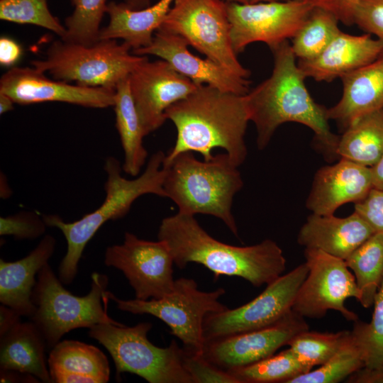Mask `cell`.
I'll return each mask as SVG.
<instances>
[{
  "label": "cell",
  "instance_id": "1",
  "mask_svg": "<svg viewBox=\"0 0 383 383\" xmlns=\"http://www.w3.org/2000/svg\"><path fill=\"white\" fill-rule=\"evenodd\" d=\"M270 49L274 56L271 75L245 95L250 121L256 127L258 149L267 146L279 126L295 122L313 131L328 159L338 157L339 136L331 131L327 109L310 95L291 44L286 40Z\"/></svg>",
  "mask_w": 383,
  "mask_h": 383
},
{
  "label": "cell",
  "instance_id": "2",
  "mask_svg": "<svg viewBox=\"0 0 383 383\" xmlns=\"http://www.w3.org/2000/svg\"><path fill=\"white\" fill-rule=\"evenodd\" d=\"M157 238L166 243L177 267L198 263L215 278L238 277L260 287L274 281L286 269L283 251L274 240L265 239L249 246L229 245L211 236L193 215L178 212L163 218Z\"/></svg>",
  "mask_w": 383,
  "mask_h": 383
},
{
  "label": "cell",
  "instance_id": "3",
  "mask_svg": "<svg viewBox=\"0 0 383 383\" xmlns=\"http://www.w3.org/2000/svg\"><path fill=\"white\" fill-rule=\"evenodd\" d=\"M165 116L174 124L177 139L163 162L184 152H196L209 160L217 148L223 149L238 167L246 159L245 135L250 121L245 95L199 85L171 105Z\"/></svg>",
  "mask_w": 383,
  "mask_h": 383
},
{
  "label": "cell",
  "instance_id": "4",
  "mask_svg": "<svg viewBox=\"0 0 383 383\" xmlns=\"http://www.w3.org/2000/svg\"><path fill=\"white\" fill-rule=\"evenodd\" d=\"M165 157L162 151L153 153L143 174L133 179L123 177L119 161L108 157L104 163L107 174L106 197L99 207L73 222H65L55 214L43 216L47 226L60 230L67 241V252L58 268V277L63 284L68 285L75 279L85 246L103 224L126 216L133 202L142 195L152 194L166 197L163 188Z\"/></svg>",
  "mask_w": 383,
  "mask_h": 383
},
{
  "label": "cell",
  "instance_id": "5",
  "mask_svg": "<svg viewBox=\"0 0 383 383\" xmlns=\"http://www.w3.org/2000/svg\"><path fill=\"white\" fill-rule=\"evenodd\" d=\"M162 167L166 197L176 204L178 212L215 216L238 238L232 204L234 196L243 187V181L238 166L227 153L201 161L193 152H184L163 162Z\"/></svg>",
  "mask_w": 383,
  "mask_h": 383
},
{
  "label": "cell",
  "instance_id": "6",
  "mask_svg": "<svg viewBox=\"0 0 383 383\" xmlns=\"http://www.w3.org/2000/svg\"><path fill=\"white\" fill-rule=\"evenodd\" d=\"M106 274L93 272L89 292L79 296L67 291L47 263L38 272L31 300L35 306L29 318L43 336L47 348L52 349L62 337L74 329L99 323L123 326L107 314Z\"/></svg>",
  "mask_w": 383,
  "mask_h": 383
},
{
  "label": "cell",
  "instance_id": "7",
  "mask_svg": "<svg viewBox=\"0 0 383 383\" xmlns=\"http://www.w3.org/2000/svg\"><path fill=\"white\" fill-rule=\"evenodd\" d=\"M147 58L146 55L133 54L128 44L118 43L116 40H99L84 45L60 39L48 47L43 58L31 64L57 80L115 89Z\"/></svg>",
  "mask_w": 383,
  "mask_h": 383
},
{
  "label": "cell",
  "instance_id": "8",
  "mask_svg": "<svg viewBox=\"0 0 383 383\" xmlns=\"http://www.w3.org/2000/svg\"><path fill=\"white\" fill-rule=\"evenodd\" d=\"M150 322L132 327L99 323L89 328L88 335L111 355L117 378L124 372L136 374L149 383H193L184 366V349L175 340L165 348L148 338Z\"/></svg>",
  "mask_w": 383,
  "mask_h": 383
},
{
  "label": "cell",
  "instance_id": "9",
  "mask_svg": "<svg viewBox=\"0 0 383 383\" xmlns=\"http://www.w3.org/2000/svg\"><path fill=\"white\" fill-rule=\"evenodd\" d=\"M225 294L222 287L211 292L201 291L194 279L180 277L175 279L173 291L162 299L124 300L109 291L107 296L123 311L150 314L160 319L170 328L171 333L181 340L185 351L201 354L204 319L210 313L228 309L219 301Z\"/></svg>",
  "mask_w": 383,
  "mask_h": 383
},
{
  "label": "cell",
  "instance_id": "10",
  "mask_svg": "<svg viewBox=\"0 0 383 383\" xmlns=\"http://www.w3.org/2000/svg\"><path fill=\"white\" fill-rule=\"evenodd\" d=\"M158 30L180 35L206 58L240 77H250L233 48L224 0H174Z\"/></svg>",
  "mask_w": 383,
  "mask_h": 383
},
{
  "label": "cell",
  "instance_id": "11",
  "mask_svg": "<svg viewBox=\"0 0 383 383\" xmlns=\"http://www.w3.org/2000/svg\"><path fill=\"white\" fill-rule=\"evenodd\" d=\"M304 257L309 272L297 292L292 311L304 318L319 319L328 310H335L348 321H357L358 316L346 308L345 301L350 297L359 301L360 292L345 260L310 248H305Z\"/></svg>",
  "mask_w": 383,
  "mask_h": 383
},
{
  "label": "cell",
  "instance_id": "12",
  "mask_svg": "<svg viewBox=\"0 0 383 383\" xmlns=\"http://www.w3.org/2000/svg\"><path fill=\"white\" fill-rule=\"evenodd\" d=\"M309 272L304 262L267 285L254 299L235 309L209 313L204 321L205 340L250 331L270 326L292 310L301 284Z\"/></svg>",
  "mask_w": 383,
  "mask_h": 383
},
{
  "label": "cell",
  "instance_id": "13",
  "mask_svg": "<svg viewBox=\"0 0 383 383\" xmlns=\"http://www.w3.org/2000/svg\"><path fill=\"white\" fill-rule=\"evenodd\" d=\"M231 38L238 55L250 44L266 43L270 48L293 38L315 4L311 0L249 4L226 2Z\"/></svg>",
  "mask_w": 383,
  "mask_h": 383
},
{
  "label": "cell",
  "instance_id": "14",
  "mask_svg": "<svg viewBox=\"0 0 383 383\" xmlns=\"http://www.w3.org/2000/svg\"><path fill=\"white\" fill-rule=\"evenodd\" d=\"M104 264L123 272L138 299H162L174 289V260L162 240H145L126 232L122 244L106 248Z\"/></svg>",
  "mask_w": 383,
  "mask_h": 383
},
{
  "label": "cell",
  "instance_id": "15",
  "mask_svg": "<svg viewBox=\"0 0 383 383\" xmlns=\"http://www.w3.org/2000/svg\"><path fill=\"white\" fill-rule=\"evenodd\" d=\"M307 330L305 318L292 310L266 327L205 340L201 355L218 367L229 371L273 355Z\"/></svg>",
  "mask_w": 383,
  "mask_h": 383
},
{
  "label": "cell",
  "instance_id": "16",
  "mask_svg": "<svg viewBox=\"0 0 383 383\" xmlns=\"http://www.w3.org/2000/svg\"><path fill=\"white\" fill-rule=\"evenodd\" d=\"M128 79L145 136L163 125L167 120L165 111L171 105L187 97L199 86L162 59L152 62L145 59L135 67Z\"/></svg>",
  "mask_w": 383,
  "mask_h": 383
},
{
  "label": "cell",
  "instance_id": "17",
  "mask_svg": "<svg viewBox=\"0 0 383 383\" xmlns=\"http://www.w3.org/2000/svg\"><path fill=\"white\" fill-rule=\"evenodd\" d=\"M0 93L21 105L58 101L104 109L113 106L115 99L113 89L73 85L61 80H52L33 67H14L6 72L0 79Z\"/></svg>",
  "mask_w": 383,
  "mask_h": 383
},
{
  "label": "cell",
  "instance_id": "18",
  "mask_svg": "<svg viewBox=\"0 0 383 383\" xmlns=\"http://www.w3.org/2000/svg\"><path fill=\"white\" fill-rule=\"evenodd\" d=\"M187 42L180 35L158 30L152 42L132 51L137 55H151L167 62L177 72L197 85L207 84L222 91L245 95L250 82L209 59L193 55Z\"/></svg>",
  "mask_w": 383,
  "mask_h": 383
},
{
  "label": "cell",
  "instance_id": "19",
  "mask_svg": "<svg viewBox=\"0 0 383 383\" xmlns=\"http://www.w3.org/2000/svg\"><path fill=\"white\" fill-rule=\"evenodd\" d=\"M372 189L370 167L340 158L316 172L306 206L311 213L333 215L345 204L362 201Z\"/></svg>",
  "mask_w": 383,
  "mask_h": 383
},
{
  "label": "cell",
  "instance_id": "20",
  "mask_svg": "<svg viewBox=\"0 0 383 383\" xmlns=\"http://www.w3.org/2000/svg\"><path fill=\"white\" fill-rule=\"evenodd\" d=\"M383 43L371 35H353L340 31L326 49L310 60H299L306 77L330 82L378 58Z\"/></svg>",
  "mask_w": 383,
  "mask_h": 383
},
{
  "label": "cell",
  "instance_id": "21",
  "mask_svg": "<svg viewBox=\"0 0 383 383\" xmlns=\"http://www.w3.org/2000/svg\"><path fill=\"white\" fill-rule=\"evenodd\" d=\"M374 233L355 211L344 218L311 213L300 228L297 242L305 248L320 250L345 260Z\"/></svg>",
  "mask_w": 383,
  "mask_h": 383
},
{
  "label": "cell",
  "instance_id": "22",
  "mask_svg": "<svg viewBox=\"0 0 383 383\" xmlns=\"http://www.w3.org/2000/svg\"><path fill=\"white\" fill-rule=\"evenodd\" d=\"M340 79L343 94L335 106L327 109L329 120L345 130L360 116L383 109V53Z\"/></svg>",
  "mask_w": 383,
  "mask_h": 383
},
{
  "label": "cell",
  "instance_id": "23",
  "mask_svg": "<svg viewBox=\"0 0 383 383\" xmlns=\"http://www.w3.org/2000/svg\"><path fill=\"white\" fill-rule=\"evenodd\" d=\"M56 240L45 235L25 257L14 261L0 260V302L22 316L30 318L35 311L31 295L40 269L54 253Z\"/></svg>",
  "mask_w": 383,
  "mask_h": 383
},
{
  "label": "cell",
  "instance_id": "24",
  "mask_svg": "<svg viewBox=\"0 0 383 383\" xmlns=\"http://www.w3.org/2000/svg\"><path fill=\"white\" fill-rule=\"evenodd\" d=\"M174 0H159L141 9H133L124 2L107 4L109 21L101 28L99 40L121 39L132 51L148 47L170 11Z\"/></svg>",
  "mask_w": 383,
  "mask_h": 383
},
{
  "label": "cell",
  "instance_id": "25",
  "mask_svg": "<svg viewBox=\"0 0 383 383\" xmlns=\"http://www.w3.org/2000/svg\"><path fill=\"white\" fill-rule=\"evenodd\" d=\"M48 362L52 382L106 383L110 378L104 353L80 341H60L51 349Z\"/></svg>",
  "mask_w": 383,
  "mask_h": 383
},
{
  "label": "cell",
  "instance_id": "26",
  "mask_svg": "<svg viewBox=\"0 0 383 383\" xmlns=\"http://www.w3.org/2000/svg\"><path fill=\"white\" fill-rule=\"evenodd\" d=\"M47 345L31 321L19 322L0 337V370L30 374L43 382H52L46 363Z\"/></svg>",
  "mask_w": 383,
  "mask_h": 383
},
{
  "label": "cell",
  "instance_id": "27",
  "mask_svg": "<svg viewBox=\"0 0 383 383\" xmlns=\"http://www.w3.org/2000/svg\"><path fill=\"white\" fill-rule=\"evenodd\" d=\"M113 106L116 126L124 152L123 170L128 174L136 176L145 162L148 151L143 144L145 135L131 94L128 77L117 84Z\"/></svg>",
  "mask_w": 383,
  "mask_h": 383
},
{
  "label": "cell",
  "instance_id": "28",
  "mask_svg": "<svg viewBox=\"0 0 383 383\" xmlns=\"http://www.w3.org/2000/svg\"><path fill=\"white\" fill-rule=\"evenodd\" d=\"M336 153L365 167L374 165L383 155V109L363 115L346 128Z\"/></svg>",
  "mask_w": 383,
  "mask_h": 383
},
{
  "label": "cell",
  "instance_id": "29",
  "mask_svg": "<svg viewBox=\"0 0 383 383\" xmlns=\"http://www.w3.org/2000/svg\"><path fill=\"white\" fill-rule=\"evenodd\" d=\"M345 262L354 273L360 292L358 301L365 309L371 307L383 279V234L375 233Z\"/></svg>",
  "mask_w": 383,
  "mask_h": 383
},
{
  "label": "cell",
  "instance_id": "30",
  "mask_svg": "<svg viewBox=\"0 0 383 383\" xmlns=\"http://www.w3.org/2000/svg\"><path fill=\"white\" fill-rule=\"evenodd\" d=\"M338 19L328 10L314 6L292 39V49L300 60L318 56L341 31Z\"/></svg>",
  "mask_w": 383,
  "mask_h": 383
},
{
  "label": "cell",
  "instance_id": "31",
  "mask_svg": "<svg viewBox=\"0 0 383 383\" xmlns=\"http://www.w3.org/2000/svg\"><path fill=\"white\" fill-rule=\"evenodd\" d=\"M311 370L290 348L252 364L228 371L238 383H287Z\"/></svg>",
  "mask_w": 383,
  "mask_h": 383
},
{
  "label": "cell",
  "instance_id": "32",
  "mask_svg": "<svg viewBox=\"0 0 383 383\" xmlns=\"http://www.w3.org/2000/svg\"><path fill=\"white\" fill-rule=\"evenodd\" d=\"M350 339V331L319 333L305 331L289 343V348L303 363L311 369L328 361Z\"/></svg>",
  "mask_w": 383,
  "mask_h": 383
},
{
  "label": "cell",
  "instance_id": "33",
  "mask_svg": "<svg viewBox=\"0 0 383 383\" xmlns=\"http://www.w3.org/2000/svg\"><path fill=\"white\" fill-rule=\"evenodd\" d=\"M370 323L354 321L350 331L353 341L362 352L365 367L374 369L383 365V279L374 301Z\"/></svg>",
  "mask_w": 383,
  "mask_h": 383
},
{
  "label": "cell",
  "instance_id": "34",
  "mask_svg": "<svg viewBox=\"0 0 383 383\" xmlns=\"http://www.w3.org/2000/svg\"><path fill=\"white\" fill-rule=\"evenodd\" d=\"M74 11L65 19V41L91 45L99 40L107 0H70Z\"/></svg>",
  "mask_w": 383,
  "mask_h": 383
},
{
  "label": "cell",
  "instance_id": "35",
  "mask_svg": "<svg viewBox=\"0 0 383 383\" xmlns=\"http://www.w3.org/2000/svg\"><path fill=\"white\" fill-rule=\"evenodd\" d=\"M363 367L362 352L350 335V340L328 361L315 370L291 379L287 383H338Z\"/></svg>",
  "mask_w": 383,
  "mask_h": 383
},
{
  "label": "cell",
  "instance_id": "36",
  "mask_svg": "<svg viewBox=\"0 0 383 383\" xmlns=\"http://www.w3.org/2000/svg\"><path fill=\"white\" fill-rule=\"evenodd\" d=\"M0 18L20 24H31L52 31L60 38L65 26L50 12L47 0H0Z\"/></svg>",
  "mask_w": 383,
  "mask_h": 383
},
{
  "label": "cell",
  "instance_id": "37",
  "mask_svg": "<svg viewBox=\"0 0 383 383\" xmlns=\"http://www.w3.org/2000/svg\"><path fill=\"white\" fill-rule=\"evenodd\" d=\"M47 225L36 212L21 211L0 218V235L18 240H33L44 234Z\"/></svg>",
  "mask_w": 383,
  "mask_h": 383
},
{
  "label": "cell",
  "instance_id": "38",
  "mask_svg": "<svg viewBox=\"0 0 383 383\" xmlns=\"http://www.w3.org/2000/svg\"><path fill=\"white\" fill-rule=\"evenodd\" d=\"M184 366L193 383H238L231 373L213 364L201 354H192L184 350Z\"/></svg>",
  "mask_w": 383,
  "mask_h": 383
},
{
  "label": "cell",
  "instance_id": "39",
  "mask_svg": "<svg viewBox=\"0 0 383 383\" xmlns=\"http://www.w3.org/2000/svg\"><path fill=\"white\" fill-rule=\"evenodd\" d=\"M354 24L383 43V0H362L353 13Z\"/></svg>",
  "mask_w": 383,
  "mask_h": 383
},
{
  "label": "cell",
  "instance_id": "40",
  "mask_svg": "<svg viewBox=\"0 0 383 383\" xmlns=\"http://www.w3.org/2000/svg\"><path fill=\"white\" fill-rule=\"evenodd\" d=\"M373 228L383 234V191L372 189L362 201L355 204V210Z\"/></svg>",
  "mask_w": 383,
  "mask_h": 383
},
{
  "label": "cell",
  "instance_id": "41",
  "mask_svg": "<svg viewBox=\"0 0 383 383\" xmlns=\"http://www.w3.org/2000/svg\"><path fill=\"white\" fill-rule=\"evenodd\" d=\"M316 6L323 7L333 13L339 21L346 26L354 24L353 13L362 0H311Z\"/></svg>",
  "mask_w": 383,
  "mask_h": 383
},
{
  "label": "cell",
  "instance_id": "42",
  "mask_svg": "<svg viewBox=\"0 0 383 383\" xmlns=\"http://www.w3.org/2000/svg\"><path fill=\"white\" fill-rule=\"evenodd\" d=\"M21 48L14 40L2 37L0 39V63L4 66L13 65L19 59Z\"/></svg>",
  "mask_w": 383,
  "mask_h": 383
},
{
  "label": "cell",
  "instance_id": "43",
  "mask_svg": "<svg viewBox=\"0 0 383 383\" xmlns=\"http://www.w3.org/2000/svg\"><path fill=\"white\" fill-rule=\"evenodd\" d=\"M345 382L347 383H383V365L374 369L363 367L348 377Z\"/></svg>",
  "mask_w": 383,
  "mask_h": 383
},
{
  "label": "cell",
  "instance_id": "44",
  "mask_svg": "<svg viewBox=\"0 0 383 383\" xmlns=\"http://www.w3.org/2000/svg\"><path fill=\"white\" fill-rule=\"evenodd\" d=\"M22 316L9 306H0V337L6 334L14 326L21 322Z\"/></svg>",
  "mask_w": 383,
  "mask_h": 383
},
{
  "label": "cell",
  "instance_id": "45",
  "mask_svg": "<svg viewBox=\"0 0 383 383\" xmlns=\"http://www.w3.org/2000/svg\"><path fill=\"white\" fill-rule=\"evenodd\" d=\"M1 382H39L35 376L18 370H0Z\"/></svg>",
  "mask_w": 383,
  "mask_h": 383
},
{
  "label": "cell",
  "instance_id": "46",
  "mask_svg": "<svg viewBox=\"0 0 383 383\" xmlns=\"http://www.w3.org/2000/svg\"><path fill=\"white\" fill-rule=\"evenodd\" d=\"M370 170L373 188L383 191V155Z\"/></svg>",
  "mask_w": 383,
  "mask_h": 383
},
{
  "label": "cell",
  "instance_id": "47",
  "mask_svg": "<svg viewBox=\"0 0 383 383\" xmlns=\"http://www.w3.org/2000/svg\"><path fill=\"white\" fill-rule=\"evenodd\" d=\"M13 101L6 94L0 93V113L4 114L13 109Z\"/></svg>",
  "mask_w": 383,
  "mask_h": 383
},
{
  "label": "cell",
  "instance_id": "48",
  "mask_svg": "<svg viewBox=\"0 0 383 383\" xmlns=\"http://www.w3.org/2000/svg\"><path fill=\"white\" fill-rule=\"evenodd\" d=\"M124 4L133 9H141L150 6L151 0H124Z\"/></svg>",
  "mask_w": 383,
  "mask_h": 383
},
{
  "label": "cell",
  "instance_id": "49",
  "mask_svg": "<svg viewBox=\"0 0 383 383\" xmlns=\"http://www.w3.org/2000/svg\"><path fill=\"white\" fill-rule=\"evenodd\" d=\"M228 3H237V4H249L251 3V0H224Z\"/></svg>",
  "mask_w": 383,
  "mask_h": 383
},
{
  "label": "cell",
  "instance_id": "50",
  "mask_svg": "<svg viewBox=\"0 0 383 383\" xmlns=\"http://www.w3.org/2000/svg\"><path fill=\"white\" fill-rule=\"evenodd\" d=\"M279 1H285V0H251V3ZM286 1H288V0H286Z\"/></svg>",
  "mask_w": 383,
  "mask_h": 383
}]
</instances>
